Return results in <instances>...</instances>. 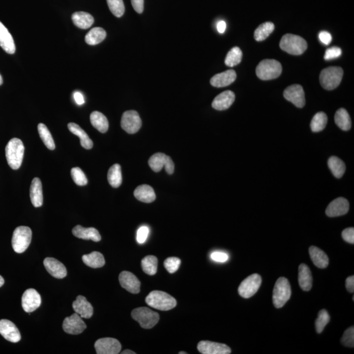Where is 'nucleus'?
Masks as SVG:
<instances>
[{
	"label": "nucleus",
	"mask_w": 354,
	"mask_h": 354,
	"mask_svg": "<svg viewBox=\"0 0 354 354\" xmlns=\"http://www.w3.org/2000/svg\"><path fill=\"white\" fill-rule=\"evenodd\" d=\"M25 146L22 141L13 138L9 141L6 147V156L9 167L14 170H18L22 165Z\"/></svg>",
	"instance_id": "obj_1"
},
{
	"label": "nucleus",
	"mask_w": 354,
	"mask_h": 354,
	"mask_svg": "<svg viewBox=\"0 0 354 354\" xmlns=\"http://www.w3.org/2000/svg\"><path fill=\"white\" fill-rule=\"evenodd\" d=\"M145 301L147 305L156 310L168 311L177 306V301L167 293L160 291H154L146 296Z\"/></svg>",
	"instance_id": "obj_2"
},
{
	"label": "nucleus",
	"mask_w": 354,
	"mask_h": 354,
	"mask_svg": "<svg viewBox=\"0 0 354 354\" xmlns=\"http://www.w3.org/2000/svg\"><path fill=\"white\" fill-rule=\"evenodd\" d=\"M280 46L287 53L293 55H300L307 49L308 44L305 39L299 35L287 34L282 38Z\"/></svg>",
	"instance_id": "obj_3"
},
{
	"label": "nucleus",
	"mask_w": 354,
	"mask_h": 354,
	"mask_svg": "<svg viewBox=\"0 0 354 354\" xmlns=\"http://www.w3.org/2000/svg\"><path fill=\"white\" fill-rule=\"evenodd\" d=\"M282 66L274 59H265L256 66V74L262 80H274L281 75Z\"/></svg>",
	"instance_id": "obj_4"
},
{
	"label": "nucleus",
	"mask_w": 354,
	"mask_h": 354,
	"mask_svg": "<svg viewBox=\"0 0 354 354\" xmlns=\"http://www.w3.org/2000/svg\"><path fill=\"white\" fill-rule=\"evenodd\" d=\"M343 74V68L338 66L325 68L320 73V84L325 89L333 90L341 84Z\"/></svg>",
	"instance_id": "obj_5"
},
{
	"label": "nucleus",
	"mask_w": 354,
	"mask_h": 354,
	"mask_svg": "<svg viewBox=\"0 0 354 354\" xmlns=\"http://www.w3.org/2000/svg\"><path fill=\"white\" fill-rule=\"evenodd\" d=\"M291 295V289L288 280L281 277L275 283L273 291V303L275 308H281L286 305Z\"/></svg>",
	"instance_id": "obj_6"
},
{
	"label": "nucleus",
	"mask_w": 354,
	"mask_h": 354,
	"mask_svg": "<svg viewBox=\"0 0 354 354\" xmlns=\"http://www.w3.org/2000/svg\"><path fill=\"white\" fill-rule=\"evenodd\" d=\"M32 230L28 227L16 228L12 237V246L17 253H22L27 250L32 240Z\"/></svg>",
	"instance_id": "obj_7"
},
{
	"label": "nucleus",
	"mask_w": 354,
	"mask_h": 354,
	"mask_svg": "<svg viewBox=\"0 0 354 354\" xmlns=\"http://www.w3.org/2000/svg\"><path fill=\"white\" fill-rule=\"evenodd\" d=\"M132 318L144 329H149L158 324L160 316L158 313L146 307L134 309L132 312Z\"/></svg>",
	"instance_id": "obj_8"
},
{
	"label": "nucleus",
	"mask_w": 354,
	"mask_h": 354,
	"mask_svg": "<svg viewBox=\"0 0 354 354\" xmlns=\"http://www.w3.org/2000/svg\"><path fill=\"white\" fill-rule=\"evenodd\" d=\"M262 284V278L260 275L254 274L250 275L241 283L238 288L240 296L244 299L251 298L256 292Z\"/></svg>",
	"instance_id": "obj_9"
},
{
	"label": "nucleus",
	"mask_w": 354,
	"mask_h": 354,
	"mask_svg": "<svg viewBox=\"0 0 354 354\" xmlns=\"http://www.w3.org/2000/svg\"><path fill=\"white\" fill-rule=\"evenodd\" d=\"M148 164L154 172H160L163 167L169 175H172L174 172L175 165L172 159L163 153L154 154L149 159Z\"/></svg>",
	"instance_id": "obj_10"
},
{
	"label": "nucleus",
	"mask_w": 354,
	"mask_h": 354,
	"mask_svg": "<svg viewBox=\"0 0 354 354\" xmlns=\"http://www.w3.org/2000/svg\"><path fill=\"white\" fill-rule=\"evenodd\" d=\"M121 126L129 134H135L139 132L142 126V121L137 111H125L121 120Z\"/></svg>",
	"instance_id": "obj_11"
},
{
	"label": "nucleus",
	"mask_w": 354,
	"mask_h": 354,
	"mask_svg": "<svg viewBox=\"0 0 354 354\" xmlns=\"http://www.w3.org/2000/svg\"><path fill=\"white\" fill-rule=\"evenodd\" d=\"M285 99L297 108H302L306 104L305 94L301 85L294 84L287 87L284 92Z\"/></svg>",
	"instance_id": "obj_12"
},
{
	"label": "nucleus",
	"mask_w": 354,
	"mask_h": 354,
	"mask_svg": "<svg viewBox=\"0 0 354 354\" xmlns=\"http://www.w3.org/2000/svg\"><path fill=\"white\" fill-rule=\"evenodd\" d=\"M63 328L64 331L70 334H79L86 329L87 325L82 318L77 313H73L70 317L64 320Z\"/></svg>",
	"instance_id": "obj_13"
},
{
	"label": "nucleus",
	"mask_w": 354,
	"mask_h": 354,
	"mask_svg": "<svg viewBox=\"0 0 354 354\" xmlns=\"http://www.w3.org/2000/svg\"><path fill=\"white\" fill-rule=\"evenodd\" d=\"M95 348L98 354H118L120 352L122 345L117 339L103 338L97 340Z\"/></svg>",
	"instance_id": "obj_14"
},
{
	"label": "nucleus",
	"mask_w": 354,
	"mask_h": 354,
	"mask_svg": "<svg viewBox=\"0 0 354 354\" xmlns=\"http://www.w3.org/2000/svg\"><path fill=\"white\" fill-rule=\"evenodd\" d=\"M40 294L34 289L26 290L22 297V306L26 312L31 313L37 310L41 305Z\"/></svg>",
	"instance_id": "obj_15"
},
{
	"label": "nucleus",
	"mask_w": 354,
	"mask_h": 354,
	"mask_svg": "<svg viewBox=\"0 0 354 354\" xmlns=\"http://www.w3.org/2000/svg\"><path fill=\"white\" fill-rule=\"evenodd\" d=\"M0 334L11 343H18L21 339L18 328L13 322L8 320H0Z\"/></svg>",
	"instance_id": "obj_16"
},
{
	"label": "nucleus",
	"mask_w": 354,
	"mask_h": 354,
	"mask_svg": "<svg viewBox=\"0 0 354 354\" xmlns=\"http://www.w3.org/2000/svg\"><path fill=\"white\" fill-rule=\"evenodd\" d=\"M198 350L203 354H229L231 349L224 344L214 342L203 341L198 344Z\"/></svg>",
	"instance_id": "obj_17"
},
{
	"label": "nucleus",
	"mask_w": 354,
	"mask_h": 354,
	"mask_svg": "<svg viewBox=\"0 0 354 354\" xmlns=\"http://www.w3.org/2000/svg\"><path fill=\"white\" fill-rule=\"evenodd\" d=\"M119 282L121 286L133 294H137L140 292L141 282L132 272L123 271L119 275Z\"/></svg>",
	"instance_id": "obj_18"
},
{
	"label": "nucleus",
	"mask_w": 354,
	"mask_h": 354,
	"mask_svg": "<svg viewBox=\"0 0 354 354\" xmlns=\"http://www.w3.org/2000/svg\"><path fill=\"white\" fill-rule=\"evenodd\" d=\"M349 208H350V204L346 199L338 198L329 203L325 212L329 217H340V216L346 215L348 212Z\"/></svg>",
	"instance_id": "obj_19"
},
{
	"label": "nucleus",
	"mask_w": 354,
	"mask_h": 354,
	"mask_svg": "<svg viewBox=\"0 0 354 354\" xmlns=\"http://www.w3.org/2000/svg\"><path fill=\"white\" fill-rule=\"evenodd\" d=\"M45 268L47 272L54 277L63 279L67 275V270L65 265L54 258H46L44 261Z\"/></svg>",
	"instance_id": "obj_20"
},
{
	"label": "nucleus",
	"mask_w": 354,
	"mask_h": 354,
	"mask_svg": "<svg viewBox=\"0 0 354 354\" xmlns=\"http://www.w3.org/2000/svg\"><path fill=\"white\" fill-rule=\"evenodd\" d=\"M73 310L82 318L89 319L94 314V308L85 296L79 295L72 304Z\"/></svg>",
	"instance_id": "obj_21"
},
{
	"label": "nucleus",
	"mask_w": 354,
	"mask_h": 354,
	"mask_svg": "<svg viewBox=\"0 0 354 354\" xmlns=\"http://www.w3.org/2000/svg\"><path fill=\"white\" fill-rule=\"evenodd\" d=\"M235 94L231 91L221 92L213 100L212 106L217 110H225L232 105L235 101Z\"/></svg>",
	"instance_id": "obj_22"
},
{
	"label": "nucleus",
	"mask_w": 354,
	"mask_h": 354,
	"mask_svg": "<svg viewBox=\"0 0 354 354\" xmlns=\"http://www.w3.org/2000/svg\"><path fill=\"white\" fill-rule=\"evenodd\" d=\"M236 78V72L234 70H229L214 76L211 78L210 83L213 87H224L234 83Z\"/></svg>",
	"instance_id": "obj_23"
},
{
	"label": "nucleus",
	"mask_w": 354,
	"mask_h": 354,
	"mask_svg": "<svg viewBox=\"0 0 354 354\" xmlns=\"http://www.w3.org/2000/svg\"><path fill=\"white\" fill-rule=\"evenodd\" d=\"M72 234L78 238L92 240V241L99 242L101 240V236L98 230L95 228H84L82 226L78 225L73 228Z\"/></svg>",
	"instance_id": "obj_24"
},
{
	"label": "nucleus",
	"mask_w": 354,
	"mask_h": 354,
	"mask_svg": "<svg viewBox=\"0 0 354 354\" xmlns=\"http://www.w3.org/2000/svg\"><path fill=\"white\" fill-rule=\"evenodd\" d=\"M0 46L8 54L15 53V42L7 28L0 22Z\"/></svg>",
	"instance_id": "obj_25"
},
{
	"label": "nucleus",
	"mask_w": 354,
	"mask_h": 354,
	"mask_svg": "<svg viewBox=\"0 0 354 354\" xmlns=\"http://www.w3.org/2000/svg\"><path fill=\"white\" fill-rule=\"evenodd\" d=\"M30 196L32 205L35 208H40L43 205L44 197H43L42 184L39 178H34L32 180L30 186Z\"/></svg>",
	"instance_id": "obj_26"
},
{
	"label": "nucleus",
	"mask_w": 354,
	"mask_h": 354,
	"mask_svg": "<svg viewBox=\"0 0 354 354\" xmlns=\"http://www.w3.org/2000/svg\"><path fill=\"white\" fill-rule=\"evenodd\" d=\"M299 283L303 291H308L312 289V275L310 268L305 264H301L299 267Z\"/></svg>",
	"instance_id": "obj_27"
},
{
	"label": "nucleus",
	"mask_w": 354,
	"mask_h": 354,
	"mask_svg": "<svg viewBox=\"0 0 354 354\" xmlns=\"http://www.w3.org/2000/svg\"><path fill=\"white\" fill-rule=\"evenodd\" d=\"M309 254H310L313 265L318 268H325L329 265V258L322 249L315 246H311L309 248Z\"/></svg>",
	"instance_id": "obj_28"
},
{
	"label": "nucleus",
	"mask_w": 354,
	"mask_h": 354,
	"mask_svg": "<svg viewBox=\"0 0 354 354\" xmlns=\"http://www.w3.org/2000/svg\"><path fill=\"white\" fill-rule=\"evenodd\" d=\"M134 196L138 200L144 203H152L156 199V194L153 187L147 184L139 186L134 191Z\"/></svg>",
	"instance_id": "obj_29"
},
{
	"label": "nucleus",
	"mask_w": 354,
	"mask_h": 354,
	"mask_svg": "<svg viewBox=\"0 0 354 354\" xmlns=\"http://www.w3.org/2000/svg\"><path fill=\"white\" fill-rule=\"evenodd\" d=\"M68 128L71 133L73 135H77L80 139V144L83 148L90 150L94 146V142L90 139L88 135L84 129L80 127L79 125L74 123H70L68 124Z\"/></svg>",
	"instance_id": "obj_30"
},
{
	"label": "nucleus",
	"mask_w": 354,
	"mask_h": 354,
	"mask_svg": "<svg viewBox=\"0 0 354 354\" xmlns=\"http://www.w3.org/2000/svg\"><path fill=\"white\" fill-rule=\"evenodd\" d=\"M72 20L73 24L81 29H87L94 23V18L86 12L79 11L73 13Z\"/></svg>",
	"instance_id": "obj_31"
},
{
	"label": "nucleus",
	"mask_w": 354,
	"mask_h": 354,
	"mask_svg": "<svg viewBox=\"0 0 354 354\" xmlns=\"http://www.w3.org/2000/svg\"><path fill=\"white\" fill-rule=\"evenodd\" d=\"M90 121L92 126L101 133H106L108 129V121L105 116L98 111H95L90 116Z\"/></svg>",
	"instance_id": "obj_32"
},
{
	"label": "nucleus",
	"mask_w": 354,
	"mask_h": 354,
	"mask_svg": "<svg viewBox=\"0 0 354 354\" xmlns=\"http://www.w3.org/2000/svg\"><path fill=\"white\" fill-rule=\"evenodd\" d=\"M106 32L103 28L96 27L92 28L85 35V42L90 46H96L104 41L106 39Z\"/></svg>",
	"instance_id": "obj_33"
},
{
	"label": "nucleus",
	"mask_w": 354,
	"mask_h": 354,
	"mask_svg": "<svg viewBox=\"0 0 354 354\" xmlns=\"http://www.w3.org/2000/svg\"><path fill=\"white\" fill-rule=\"evenodd\" d=\"M82 260L85 265L92 268H101L105 265L104 256L97 251H94L88 255L83 256Z\"/></svg>",
	"instance_id": "obj_34"
},
{
	"label": "nucleus",
	"mask_w": 354,
	"mask_h": 354,
	"mask_svg": "<svg viewBox=\"0 0 354 354\" xmlns=\"http://www.w3.org/2000/svg\"><path fill=\"white\" fill-rule=\"evenodd\" d=\"M335 123L340 129L343 131L350 129L351 126V118L348 111L344 108H340L334 115Z\"/></svg>",
	"instance_id": "obj_35"
},
{
	"label": "nucleus",
	"mask_w": 354,
	"mask_h": 354,
	"mask_svg": "<svg viewBox=\"0 0 354 354\" xmlns=\"http://www.w3.org/2000/svg\"><path fill=\"white\" fill-rule=\"evenodd\" d=\"M328 166L335 177L341 178L346 171L345 163L338 157L331 156L328 160Z\"/></svg>",
	"instance_id": "obj_36"
},
{
	"label": "nucleus",
	"mask_w": 354,
	"mask_h": 354,
	"mask_svg": "<svg viewBox=\"0 0 354 354\" xmlns=\"http://www.w3.org/2000/svg\"><path fill=\"white\" fill-rule=\"evenodd\" d=\"M108 180L109 184L113 188L120 187L122 184V170H121V166L119 164H115L108 170Z\"/></svg>",
	"instance_id": "obj_37"
},
{
	"label": "nucleus",
	"mask_w": 354,
	"mask_h": 354,
	"mask_svg": "<svg viewBox=\"0 0 354 354\" xmlns=\"http://www.w3.org/2000/svg\"><path fill=\"white\" fill-rule=\"evenodd\" d=\"M274 30V25L272 23H263L255 30L254 37L257 42L263 41L267 39Z\"/></svg>",
	"instance_id": "obj_38"
},
{
	"label": "nucleus",
	"mask_w": 354,
	"mask_h": 354,
	"mask_svg": "<svg viewBox=\"0 0 354 354\" xmlns=\"http://www.w3.org/2000/svg\"><path fill=\"white\" fill-rule=\"evenodd\" d=\"M142 270L146 274L155 275L158 270V258L155 256H145L141 261Z\"/></svg>",
	"instance_id": "obj_39"
},
{
	"label": "nucleus",
	"mask_w": 354,
	"mask_h": 354,
	"mask_svg": "<svg viewBox=\"0 0 354 354\" xmlns=\"http://www.w3.org/2000/svg\"><path fill=\"white\" fill-rule=\"evenodd\" d=\"M38 129H39L40 137L47 148L51 150V151H53L55 148V144H54L53 137H52L49 129H47V126L44 123H39V126H38Z\"/></svg>",
	"instance_id": "obj_40"
},
{
	"label": "nucleus",
	"mask_w": 354,
	"mask_h": 354,
	"mask_svg": "<svg viewBox=\"0 0 354 354\" xmlns=\"http://www.w3.org/2000/svg\"><path fill=\"white\" fill-rule=\"evenodd\" d=\"M327 120V115L323 111L316 114L310 123L311 129L315 133L322 132L326 127Z\"/></svg>",
	"instance_id": "obj_41"
},
{
	"label": "nucleus",
	"mask_w": 354,
	"mask_h": 354,
	"mask_svg": "<svg viewBox=\"0 0 354 354\" xmlns=\"http://www.w3.org/2000/svg\"><path fill=\"white\" fill-rule=\"evenodd\" d=\"M242 56L241 50L238 47H234L230 50L225 59L226 65L233 67V66L239 65L241 63Z\"/></svg>",
	"instance_id": "obj_42"
},
{
	"label": "nucleus",
	"mask_w": 354,
	"mask_h": 354,
	"mask_svg": "<svg viewBox=\"0 0 354 354\" xmlns=\"http://www.w3.org/2000/svg\"><path fill=\"white\" fill-rule=\"evenodd\" d=\"M111 13L116 17H121L125 13V6L123 0H106Z\"/></svg>",
	"instance_id": "obj_43"
},
{
	"label": "nucleus",
	"mask_w": 354,
	"mask_h": 354,
	"mask_svg": "<svg viewBox=\"0 0 354 354\" xmlns=\"http://www.w3.org/2000/svg\"><path fill=\"white\" fill-rule=\"evenodd\" d=\"M330 322V315L327 310H322L318 313V317L315 321V329L318 333L324 331V328Z\"/></svg>",
	"instance_id": "obj_44"
},
{
	"label": "nucleus",
	"mask_w": 354,
	"mask_h": 354,
	"mask_svg": "<svg viewBox=\"0 0 354 354\" xmlns=\"http://www.w3.org/2000/svg\"><path fill=\"white\" fill-rule=\"evenodd\" d=\"M71 176H72L73 181L78 186H85V185L87 184V177L80 168H72V170H71Z\"/></svg>",
	"instance_id": "obj_45"
},
{
	"label": "nucleus",
	"mask_w": 354,
	"mask_h": 354,
	"mask_svg": "<svg viewBox=\"0 0 354 354\" xmlns=\"http://www.w3.org/2000/svg\"><path fill=\"white\" fill-rule=\"evenodd\" d=\"M181 260L177 257H170L164 261V267L170 274L177 272L180 267Z\"/></svg>",
	"instance_id": "obj_46"
},
{
	"label": "nucleus",
	"mask_w": 354,
	"mask_h": 354,
	"mask_svg": "<svg viewBox=\"0 0 354 354\" xmlns=\"http://www.w3.org/2000/svg\"><path fill=\"white\" fill-rule=\"evenodd\" d=\"M341 343L344 346L353 348L354 346V327H351L344 332Z\"/></svg>",
	"instance_id": "obj_47"
},
{
	"label": "nucleus",
	"mask_w": 354,
	"mask_h": 354,
	"mask_svg": "<svg viewBox=\"0 0 354 354\" xmlns=\"http://www.w3.org/2000/svg\"><path fill=\"white\" fill-rule=\"evenodd\" d=\"M342 50L338 47H332L327 49L325 52L324 59L325 60L329 61L339 58L341 55Z\"/></svg>",
	"instance_id": "obj_48"
},
{
	"label": "nucleus",
	"mask_w": 354,
	"mask_h": 354,
	"mask_svg": "<svg viewBox=\"0 0 354 354\" xmlns=\"http://www.w3.org/2000/svg\"><path fill=\"white\" fill-rule=\"evenodd\" d=\"M149 234L148 227L143 226L138 230L137 233V241L139 244H144L146 241Z\"/></svg>",
	"instance_id": "obj_49"
},
{
	"label": "nucleus",
	"mask_w": 354,
	"mask_h": 354,
	"mask_svg": "<svg viewBox=\"0 0 354 354\" xmlns=\"http://www.w3.org/2000/svg\"><path fill=\"white\" fill-rule=\"evenodd\" d=\"M342 237L344 241L348 242L349 244H354V229L353 228H348L344 230L342 232Z\"/></svg>",
	"instance_id": "obj_50"
},
{
	"label": "nucleus",
	"mask_w": 354,
	"mask_h": 354,
	"mask_svg": "<svg viewBox=\"0 0 354 354\" xmlns=\"http://www.w3.org/2000/svg\"><path fill=\"white\" fill-rule=\"evenodd\" d=\"M211 258L214 261L218 263H225L229 259V255L227 253H222V252H213L211 255Z\"/></svg>",
	"instance_id": "obj_51"
},
{
	"label": "nucleus",
	"mask_w": 354,
	"mask_h": 354,
	"mask_svg": "<svg viewBox=\"0 0 354 354\" xmlns=\"http://www.w3.org/2000/svg\"><path fill=\"white\" fill-rule=\"evenodd\" d=\"M319 39L321 42L325 45H329L332 42V36L330 33L327 31H322L319 34Z\"/></svg>",
	"instance_id": "obj_52"
},
{
	"label": "nucleus",
	"mask_w": 354,
	"mask_h": 354,
	"mask_svg": "<svg viewBox=\"0 0 354 354\" xmlns=\"http://www.w3.org/2000/svg\"><path fill=\"white\" fill-rule=\"evenodd\" d=\"M132 4L137 13H142L144 11V0H132Z\"/></svg>",
	"instance_id": "obj_53"
},
{
	"label": "nucleus",
	"mask_w": 354,
	"mask_h": 354,
	"mask_svg": "<svg viewBox=\"0 0 354 354\" xmlns=\"http://www.w3.org/2000/svg\"><path fill=\"white\" fill-rule=\"evenodd\" d=\"M346 287L350 293H353L354 292V276L348 277L346 280Z\"/></svg>",
	"instance_id": "obj_54"
},
{
	"label": "nucleus",
	"mask_w": 354,
	"mask_h": 354,
	"mask_svg": "<svg viewBox=\"0 0 354 354\" xmlns=\"http://www.w3.org/2000/svg\"><path fill=\"white\" fill-rule=\"evenodd\" d=\"M73 99L78 105H82L85 103L84 97L80 92L77 91L73 94Z\"/></svg>",
	"instance_id": "obj_55"
},
{
	"label": "nucleus",
	"mask_w": 354,
	"mask_h": 354,
	"mask_svg": "<svg viewBox=\"0 0 354 354\" xmlns=\"http://www.w3.org/2000/svg\"><path fill=\"white\" fill-rule=\"evenodd\" d=\"M226 28H227V24L224 21H220L217 24V30L220 34H223L225 32Z\"/></svg>",
	"instance_id": "obj_56"
},
{
	"label": "nucleus",
	"mask_w": 354,
	"mask_h": 354,
	"mask_svg": "<svg viewBox=\"0 0 354 354\" xmlns=\"http://www.w3.org/2000/svg\"><path fill=\"white\" fill-rule=\"evenodd\" d=\"M122 354H136L135 351L130 350H125L122 352Z\"/></svg>",
	"instance_id": "obj_57"
},
{
	"label": "nucleus",
	"mask_w": 354,
	"mask_h": 354,
	"mask_svg": "<svg viewBox=\"0 0 354 354\" xmlns=\"http://www.w3.org/2000/svg\"><path fill=\"white\" fill-rule=\"evenodd\" d=\"M4 283L5 281L3 277H2V275H0V287L4 286Z\"/></svg>",
	"instance_id": "obj_58"
},
{
	"label": "nucleus",
	"mask_w": 354,
	"mask_h": 354,
	"mask_svg": "<svg viewBox=\"0 0 354 354\" xmlns=\"http://www.w3.org/2000/svg\"><path fill=\"white\" fill-rule=\"evenodd\" d=\"M2 84H3V79H2V76L0 74V85H1Z\"/></svg>",
	"instance_id": "obj_59"
},
{
	"label": "nucleus",
	"mask_w": 354,
	"mask_h": 354,
	"mask_svg": "<svg viewBox=\"0 0 354 354\" xmlns=\"http://www.w3.org/2000/svg\"><path fill=\"white\" fill-rule=\"evenodd\" d=\"M179 354H187V352H184V351H180V352L179 353Z\"/></svg>",
	"instance_id": "obj_60"
}]
</instances>
